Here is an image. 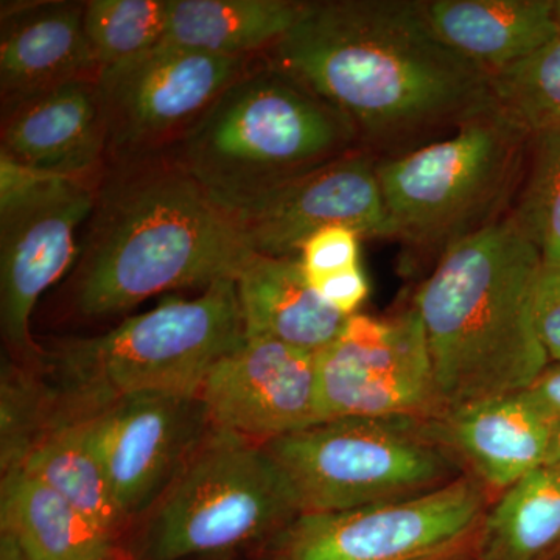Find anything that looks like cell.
I'll use <instances>...</instances> for the list:
<instances>
[{
    "label": "cell",
    "instance_id": "cell-1",
    "mask_svg": "<svg viewBox=\"0 0 560 560\" xmlns=\"http://www.w3.org/2000/svg\"><path fill=\"white\" fill-rule=\"evenodd\" d=\"M265 58L340 110L364 143L458 127L492 105L488 73L438 36L423 2H307Z\"/></svg>",
    "mask_w": 560,
    "mask_h": 560
},
{
    "label": "cell",
    "instance_id": "cell-2",
    "mask_svg": "<svg viewBox=\"0 0 560 560\" xmlns=\"http://www.w3.org/2000/svg\"><path fill=\"white\" fill-rule=\"evenodd\" d=\"M84 231L70 293L88 318L235 279L254 254L230 212L167 149L106 165Z\"/></svg>",
    "mask_w": 560,
    "mask_h": 560
},
{
    "label": "cell",
    "instance_id": "cell-3",
    "mask_svg": "<svg viewBox=\"0 0 560 560\" xmlns=\"http://www.w3.org/2000/svg\"><path fill=\"white\" fill-rule=\"evenodd\" d=\"M541 267L539 249L511 215L442 250L416 298L440 418L521 393L548 366L534 320Z\"/></svg>",
    "mask_w": 560,
    "mask_h": 560
},
{
    "label": "cell",
    "instance_id": "cell-4",
    "mask_svg": "<svg viewBox=\"0 0 560 560\" xmlns=\"http://www.w3.org/2000/svg\"><path fill=\"white\" fill-rule=\"evenodd\" d=\"M359 142L340 110L261 55L167 150L217 205L231 210L361 149Z\"/></svg>",
    "mask_w": 560,
    "mask_h": 560
},
{
    "label": "cell",
    "instance_id": "cell-5",
    "mask_svg": "<svg viewBox=\"0 0 560 560\" xmlns=\"http://www.w3.org/2000/svg\"><path fill=\"white\" fill-rule=\"evenodd\" d=\"M245 341L235 279L194 300L165 298L116 329L43 348L38 368L58 422L139 393L197 394L210 368Z\"/></svg>",
    "mask_w": 560,
    "mask_h": 560
},
{
    "label": "cell",
    "instance_id": "cell-6",
    "mask_svg": "<svg viewBox=\"0 0 560 560\" xmlns=\"http://www.w3.org/2000/svg\"><path fill=\"white\" fill-rule=\"evenodd\" d=\"M530 138L495 106L453 135L377 162L394 238L441 248L492 223L522 178Z\"/></svg>",
    "mask_w": 560,
    "mask_h": 560
},
{
    "label": "cell",
    "instance_id": "cell-7",
    "mask_svg": "<svg viewBox=\"0 0 560 560\" xmlns=\"http://www.w3.org/2000/svg\"><path fill=\"white\" fill-rule=\"evenodd\" d=\"M300 514L285 474L264 444L212 429L147 514V556L223 555L271 541Z\"/></svg>",
    "mask_w": 560,
    "mask_h": 560
},
{
    "label": "cell",
    "instance_id": "cell-8",
    "mask_svg": "<svg viewBox=\"0 0 560 560\" xmlns=\"http://www.w3.org/2000/svg\"><path fill=\"white\" fill-rule=\"evenodd\" d=\"M427 420H324L264 445L285 474L301 514L353 510L459 478L455 455Z\"/></svg>",
    "mask_w": 560,
    "mask_h": 560
},
{
    "label": "cell",
    "instance_id": "cell-9",
    "mask_svg": "<svg viewBox=\"0 0 560 560\" xmlns=\"http://www.w3.org/2000/svg\"><path fill=\"white\" fill-rule=\"evenodd\" d=\"M485 493L466 477L408 499L300 514L270 541L271 560H425L464 550Z\"/></svg>",
    "mask_w": 560,
    "mask_h": 560
},
{
    "label": "cell",
    "instance_id": "cell-10",
    "mask_svg": "<svg viewBox=\"0 0 560 560\" xmlns=\"http://www.w3.org/2000/svg\"><path fill=\"white\" fill-rule=\"evenodd\" d=\"M98 176L40 173L0 194V326L18 363L36 366L43 357L32 337L33 311L75 265L77 232L90 219Z\"/></svg>",
    "mask_w": 560,
    "mask_h": 560
},
{
    "label": "cell",
    "instance_id": "cell-11",
    "mask_svg": "<svg viewBox=\"0 0 560 560\" xmlns=\"http://www.w3.org/2000/svg\"><path fill=\"white\" fill-rule=\"evenodd\" d=\"M320 419H438L429 342L418 308L349 316L316 353Z\"/></svg>",
    "mask_w": 560,
    "mask_h": 560
},
{
    "label": "cell",
    "instance_id": "cell-12",
    "mask_svg": "<svg viewBox=\"0 0 560 560\" xmlns=\"http://www.w3.org/2000/svg\"><path fill=\"white\" fill-rule=\"evenodd\" d=\"M260 57H215L158 44L102 75L105 167L167 149Z\"/></svg>",
    "mask_w": 560,
    "mask_h": 560
},
{
    "label": "cell",
    "instance_id": "cell-13",
    "mask_svg": "<svg viewBox=\"0 0 560 560\" xmlns=\"http://www.w3.org/2000/svg\"><path fill=\"white\" fill-rule=\"evenodd\" d=\"M128 517L149 514L212 430L197 394L139 393L72 420Z\"/></svg>",
    "mask_w": 560,
    "mask_h": 560
},
{
    "label": "cell",
    "instance_id": "cell-14",
    "mask_svg": "<svg viewBox=\"0 0 560 560\" xmlns=\"http://www.w3.org/2000/svg\"><path fill=\"white\" fill-rule=\"evenodd\" d=\"M377 162L368 150L349 151L228 212L261 256L300 257L304 243L330 226L350 228L361 238H394Z\"/></svg>",
    "mask_w": 560,
    "mask_h": 560
},
{
    "label": "cell",
    "instance_id": "cell-15",
    "mask_svg": "<svg viewBox=\"0 0 560 560\" xmlns=\"http://www.w3.org/2000/svg\"><path fill=\"white\" fill-rule=\"evenodd\" d=\"M212 429L268 444L323 422L316 353L245 340L217 361L197 390Z\"/></svg>",
    "mask_w": 560,
    "mask_h": 560
},
{
    "label": "cell",
    "instance_id": "cell-16",
    "mask_svg": "<svg viewBox=\"0 0 560 560\" xmlns=\"http://www.w3.org/2000/svg\"><path fill=\"white\" fill-rule=\"evenodd\" d=\"M98 80L70 81L3 106L0 154L55 175H101L106 124Z\"/></svg>",
    "mask_w": 560,
    "mask_h": 560
},
{
    "label": "cell",
    "instance_id": "cell-17",
    "mask_svg": "<svg viewBox=\"0 0 560 560\" xmlns=\"http://www.w3.org/2000/svg\"><path fill=\"white\" fill-rule=\"evenodd\" d=\"M86 2H2L0 94L3 106L70 81L101 79L84 31Z\"/></svg>",
    "mask_w": 560,
    "mask_h": 560
},
{
    "label": "cell",
    "instance_id": "cell-18",
    "mask_svg": "<svg viewBox=\"0 0 560 560\" xmlns=\"http://www.w3.org/2000/svg\"><path fill=\"white\" fill-rule=\"evenodd\" d=\"M433 422L453 455L463 456L490 488L506 490L545 466L551 423L521 393L474 401Z\"/></svg>",
    "mask_w": 560,
    "mask_h": 560
},
{
    "label": "cell",
    "instance_id": "cell-19",
    "mask_svg": "<svg viewBox=\"0 0 560 560\" xmlns=\"http://www.w3.org/2000/svg\"><path fill=\"white\" fill-rule=\"evenodd\" d=\"M235 283L245 340L260 338L318 353L340 335L349 318L313 291L300 257L254 253Z\"/></svg>",
    "mask_w": 560,
    "mask_h": 560
},
{
    "label": "cell",
    "instance_id": "cell-20",
    "mask_svg": "<svg viewBox=\"0 0 560 560\" xmlns=\"http://www.w3.org/2000/svg\"><path fill=\"white\" fill-rule=\"evenodd\" d=\"M423 7L438 36L489 77L560 36L552 0H431Z\"/></svg>",
    "mask_w": 560,
    "mask_h": 560
},
{
    "label": "cell",
    "instance_id": "cell-21",
    "mask_svg": "<svg viewBox=\"0 0 560 560\" xmlns=\"http://www.w3.org/2000/svg\"><path fill=\"white\" fill-rule=\"evenodd\" d=\"M0 533L10 534L27 560H110L125 551L120 540L21 469L2 474Z\"/></svg>",
    "mask_w": 560,
    "mask_h": 560
},
{
    "label": "cell",
    "instance_id": "cell-22",
    "mask_svg": "<svg viewBox=\"0 0 560 560\" xmlns=\"http://www.w3.org/2000/svg\"><path fill=\"white\" fill-rule=\"evenodd\" d=\"M293 0H171L161 46L215 57H259L300 21Z\"/></svg>",
    "mask_w": 560,
    "mask_h": 560
},
{
    "label": "cell",
    "instance_id": "cell-23",
    "mask_svg": "<svg viewBox=\"0 0 560 560\" xmlns=\"http://www.w3.org/2000/svg\"><path fill=\"white\" fill-rule=\"evenodd\" d=\"M18 469L49 486L70 506L117 540H121L131 525L101 460L72 422L57 423L36 442Z\"/></svg>",
    "mask_w": 560,
    "mask_h": 560
},
{
    "label": "cell",
    "instance_id": "cell-24",
    "mask_svg": "<svg viewBox=\"0 0 560 560\" xmlns=\"http://www.w3.org/2000/svg\"><path fill=\"white\" fill-rule=\"evenodd\" d=\"M480 560H534L560 540V471H529L504 490L481 526Z\"/></svg>",
    "mask_w": 560,
    "mask_h": 560
},
{
    "label": "cell",
    "instance_id": "cell-25",
    "mask_svg": "<svg viewBox=\"0 0 560 560\" xmlns=\"http://www.w3.org/2000/svg\"><path fill=\"white\" fill-rule=\"evenodd\" d=\"M171 0H88L84 31L101 77L139 60L161 43Z\"/></svg>",
    "mask_w": 560,
    "mask_h": 560
},
{
    "label": "cell",
    "instance_id": "cell-26",
    "mask_svg": "<svg viewBox=\"0 0 560 560\" xmlns=\"http://www.w3.org/2000/svg\"><path fill=\"white\" fill-rule=\"evenodd\" d=\"M492 103L530 139L560 127V36L490 77Z\"/></svg>",
    "mask_w": 560,
    "mask_h": 560
},
{
    "label": "cell",
    "instance_id": "cell-27",
    "mask_svg": "<svg viewBox=\"0 0 560 560\" xmlns=\"http://www.w3.org/2000/svg\"><path fill=\"white\" fill-rule=\"evenodd\" d=\"M57 425L54 399L38 368L3 361L0 377V469H18L25 456Z\"/></svg>",
    "mask_w": 560,
    "mask_h": 560
},
{
    "label": "cell",
    "instance_id": "cell-28",
    "mask_svg": "<svg viewBox=\"0 0 560 560\" xmlns=\"http://www.w3.org/2000/svg\"><path fill=\"white\" fill-rule=\"evenodd\" d=\"M359 232L330 226L313 234L300 260L313 291L341 315L352 316L370 296V282L360 265Z\"/></svg>",
    "mask_w": 560,
    "mask_h": 560
},
{
    "label": "cell",
    "instance_id": "cell-29",
    "mask_svg": "<svg viewBox=\"0 0 560 560\" xmlns=\"http://www.w3.org/2000/svg\"><path fill=\"white\" fill-rule=\"evenodd\" d=\"M530 143L533 158L511 217L544 264L560 267V127L534 136Z\"/></svg>",
    "mask_w": 560,
    "mask_h": 560
},
{
    "label": "cell",
    "instance_id": "cell-30",
    "mask_svg": "<svg viewBox=\"0 0 560 560\" xmlns=\"http://www.w3.org/2000/svg\"><path fill=\"white\" fill-rule=\"evenodd\" d=\"M534 320L548 360L560 361V267L545 265L534 296Z\"/></svg>",
    "mask_w": 560,
    "mask_h": 560
},
{
    "label": "cell",
    "instance_id": "cell-31",
    "mask_svg": "<svg viewBox=\"0 0 560 560\" xmlns=\"http://www.w3.org/2000/svg\"><path fill=\"white\" fill-rule=\"evenodd\" d=\"M523 399L548 422L560 420V361H551L536 381L521 390Z\"/></svg>",
    "mask_w": 560,
    "mask_h": 560
},
{
    "label": "cell",
    "instance_id": "cell-32",
    "mask_svg": "<svg viewBox=\"0 0 560 560\" xmlns=\"http://www.w3.org/2000/svg\"><path fill=\"white\" fill-rule=\"evenodd\" d=\"M545 466L560 471V420L551 425L550 445H548Z\"/></svg>",
    "mask_w": 560,
    "mask_h": 560
},
{
    "label": "cell",
    "instance_id": "cell-33",
    "mask_svg": "<svg viewBox=\"0 0 560 560\" xmlns=\"http://www.w3.org/2000/svg\"><path fill=\"white\" fill-rule=\"evenodd\" d=\"M0 560H27L18 541L7 533H0Z\"/></svg>",
    "mask_w": 560,
    "mask_h": 560
},
{
    "label": "cell",
    "instance_id": "cell-34",
    "mask_svg": "<svg viewBox=\"0 0 560 560\" xmlns=\"http://www.w3.org/2000/svg\"><path fill=\"white\" fill-rule=\"evenodd\" d=\"M425 560H466V556H464V550H458L445 552V555L434 556V558Z\"/></svg>",
    "mask_w": 560,
    "mask_h": 560
},
{
    "label": "cell",
    "instance_id": "cell-35",
    "mask_svg": "<svg viewBox=\"0 0 560 560\" xmlns=\"http://www.w3.org/2000/svg\"><path fill=\"white\" fill-rule=\"evenodd\" d=\"M110 560H132L131 556L128 555V552L121 551L119 556H116V558Z\"/></svg>",
    "mask_w": 560,
    "mask_h": 560
},
{
    "label": "cell",
    "instance_id": "cell-36",
    "mask_svg": "<svg viewBox=\"0 0 560 560\" xmlns=\"http://www.w3.org/2000/svg\"><path fill=\"white\" fill-rule=\"evenodd\" d=\"M556 9H558V20H559V25H560V0H558V2H556Z\"/></svg>",
    "mask_w": 560,
    "mask_h": 560
}]
</instances>
